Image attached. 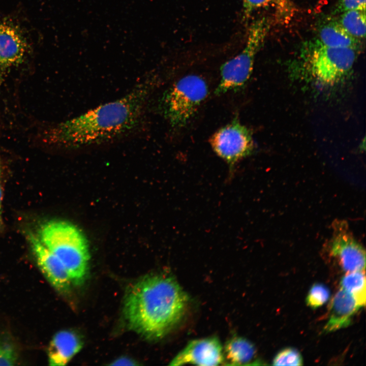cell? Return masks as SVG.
<instances>
[{
	"instance_id": "20",
	"label": "cell",
	"mask_w": 366,
	"mask_h": 366,
	"mask_svg": "<svg viewBox=\"0 0 366 366\" xmlns=\"http://www.w3.org/2000/svg\"><path fill=\"white\" fill-rule=\"evenodd\" d=\"M273 365H301L303 360L300 353L292 348H285L279 352L272 361Z\"/></svg>"
},
{
	"instance_id": "1",
	"label": "cell",
	"mask_w": 366,
	"mask_h": 366,
	"mask_svg": "<svg viewBox=\"0 0 366 366\" xmlns=\"http://www.w3.org/2000/svg\"><path fill=\"white\" fill-rule=\"evenodd\" d=\"M156 77L139 82L122 97L49 127L43 140L49 144L78 147L107 142L135 130L141 123Z\"/></svg>"
},
{
	"instance_id": "2",
	"label": "cell",
	"mask_w": 366,
	"mask_h": 366,
	"mask_svg": "<svg viewBox=\"0 0 366 366\" xmlns=\"http://www.w3.org/2000/svg\"><path fill=\"white\" fill-rule=\"evenodd\" d=\"M189 301L187 294L173 276L148 274L128 290L124 316L129 329L146 339L157 340L181 321Z\"/></svg>"
},
{
	"instance_id": "21",
	"label": "cell",
	"mask_w": 366,
	"mask_h": 366,
	"mask_svg": "<svg viewBox=\"0 0 366 366\" xmlns=\"http://www.w3.org/2000/svg\"><path fill=\"white\" fill-rule=\"evenodd\" d=\"M16 360L17 354L14 348L0 340V365H13Z\"/></svg>"
},
{
	"instance_id": "8",
	"label": "cell",
	"mask_w": 366,
	"mask_h": 366,
	"mask_svg": "<svg viewBox=\"0 0 366 366\" xmlns=\"http://www.w3.org/2000/svg\"><path fill=\"white\" fill-rule=\"evenodd\" d=\"M209 142L215 152L228 164L231 173L236 164L254 149L251 132L237 117L218 130Z\"/></svg>"
},
{
	"instance_id": "15",
	"label": "cell",
	"mask_w": 366,
	"mask_h": 366,
	"mask_svg": "<svg viewBox=\"0 0 366 366\" xmlns=\"http://www.w3.org/2000/svg\"><path fill=\"white\" fill-rule=\"evenodd\" d=\"M318 40L323 45L336 48H352L358 49L361 40L350 35L337 20H329L324 23L319 30Z\"/></svg>"
},
{
	"instance_id": "7",
	"label": "cell",
	"mask_w": 366,
	"mask_h": 366,
	"mask_svg": "<svg viewBox=\"0 0 366 366\" xmlns=\"http://www.w3.org/2000/svg\"><path fill=\"white\" fill-rule=\"evenodd\" d=\"M329 238L323 247L326 257L345 271L365 270V251L354 236L347 222L336 220Z\"/></svg>"
},
{
	"instance_id": "9",
	"label": "cell",
	"mask_w": 366,
	"mask_h": 366,
	"mask_svg": "<svg viewBox=\"0 0 366 366\" xmlns=\"http://www.w3.org/2000/svg\"><path fill=\"white\" fill-rule=\"evenodd\" d=\"M30 49L20 25L8 18L0 17V84L12 69L24 61Z\"/></svg>"
},
{
	"instance_id": "12",
	"label": "cell",
	"mask_w": 366,
	"mask_h": 366,
	"mask_svg": "<svg viewBox=\"0 0 366 366\" xmlns=\"http://www.w3.org/2000/svg\"><path fill=\"white\" fill-rule=\"evenodd\" d=\"M360 308L350 294L341 288L330 301L328 319L323 331L330 332L346 327Z\"/></svg>"
},
{
	"instance_id": "5",
	"label": "cell",
	"mask_w": 366,
	"mask_h": 366,
	"mask_svg": "<svg viewBox=\"0 0 366 366\" xmlns=\"http://www.w3.org/2000/svg\"><path fill=\"white\" fill-rule=\"evenodd\" d=\"M208 86L200 76H185L163 94L161 107L164 116L173 127L186 125L208 95Z\"/></svg>"
},
{
	"instance_id": "22",
	"label": "cell",
	"mask_w": 366,
	"mask_h": 366,
	"mask_svg": "<svg viewBox=\"0 0 366 366\" xmlns=\"http://www.w3.org/2000/svg\"><path fill=\"white\" fill-rule=\"evenodd\" d=\"M354 10H365V0H338L334 13Z\"/></svg>"
},
{
	"instance_id": "4",
	"label": "cell",
	"mask_w": 366,
	"mask_h": 366,
	"mask_svg": "<svg viewBox=\"0 0 366 366\" xmlns=\"http://www.w3.org/2000/svg\"><path fill=\"white\" fill-rule=\"evenodd\" d=\"M271 20L263 16L253 20L248 30L244 48L220 67V80L215 94L221 95L242 88L251 76L256 55L270 30Z\"/></svg>"
},
{
	"instance_id": "6",
	"label": "cell",
	"mask_w": 366,
	"mask_h": 366,
	"mask_svg": "<svg viewBox=\"0 0 366 366\" xmlns=\"http://www.w3.org/2000/svg\"><path fill=\"white\" fill-rule=\"evenodd\" d=\"M303 56L307 68L320 83L332 84L342 79L351 70L358 49L325 46L318 39L308 42Z\"/></svg>"
},
{
	"instance_id": "24",
	"label": "cell",
	"mask_w": 366,
	"mask_h": 366,
	"mask_svg": "<svg viewBox=\"0 0 366 366\" xmlns=\"http://www.w3.org/2000/svg\"><path fill=\"white\" fill-rule=\"evenodd\" d=\"M2 201H3V191L0 184V226L3 225L2 221Z\"/></svg>"
},
{
	"instance_id": "11",
	"label": "cell",
	"mask_w": 366,
	"mask_h": 366,
	"mask_svg": "<svg viewBox=\"0 0 366 366\" xmlns=\"http://www.w3.org/2000/svg\"><path fill=\"white\" fill-rule=\"evenodd\" d=\"M224 362L222 344L218 338L211 337L190 341L173 358L170 365H218Z\"/></svg>"
},
{
	"instance_id": "13",
	"label": "cell",
	"mask_w": 366,
	"mask_h": 366,
	"mask_svg": "<svg viewBox=\"0 0 366 366\" xmlns=\"http://www.w3.org/2000/svg\"><path fill=\"white\" fill-rule=\"evenodd\" d=\"M82 339L76 331L65 329L56 332L50 342L48 359L50 365H65L81 350Z\"/></svg>"
},
{
	"instance_id": "16",
	"label": "cell",
	"mask_w": 366,
	"mask_h": 366,
	"mask_svg": "<svg viewBox=\"0 0 366 366\" xmlns=\"http://www.w3.org/2000/svg\"><path fill=\"white\" fill-rule=\"evenodd\" d=\"M256 353L254 345L246 338L239 336L229 339L223 349L224 362L230 365L252 364Z\"/></svg>"
},
{
	"instance_id": "14",
	"label": "cell",
	"mask_w": 366,
	"mask_h": 366,
	"mask_svg": "<svg viewBox=\"0 0 366 366\" xmlns=\"http://www.w3.org/2000/svg\"><path fill=\"white\" fill-rule=\"evenodd\" d=\"M263 9H272L276 21L282 24L289 22L296 12L292 0H242V20Z\"/></svg>"
},
{
	"instance_id": "17",
	"label": "cell",
	"mask_w": 366,
	"mask_h": 366,
	"mask_svg": "<svg viewBox=\"0 0 366 366\" xmlns=\"http://www.w3.org/2000/svg\"><path fill=\"white\" fill-rule=\"evenodd\" d=\"M365 270L347 272L340 282L341 289L350 294L361 307L365 304Z\"/></svg>"
},
{
	"instance_id": "3",
	"label": "cell",
	"mask_w": 366,
	"mask_h": 366,
	"mask_svg": "<svg viewBox=\"0 0 366 366\" xmlns=\"http://www.w3.org/2000/svg\"><path fill=\"white\" fill-rule=\"evenodd\" d=\"M37 235L64 264L72 284H83L88 273L89 253L80 230L68 222L50 220L40 226Z\"/></svg>"
},
{
	"instance_id": "10",
	"label": "cell",
	"mask_w": 366,
	"mask_h": 366,
	"mask_svg": "<svg viewBox=\"0 0 366 366\" xmlns=\"http://www.w3.org/2000/svg\"><path fill=\"white\" fill-rule=\"evenodd\" d=\"M28 237L37 264L45 278L58 292L65 294L68 293L73 284L64 264L37 235L30 233Z\"/></svg>"
},
{
	"instance_id": "19",
	"label": "cell",
	"mask_w": 366,
	"mask_h": 366,
	"mask_svg": "<svg viewBox=\"0 0 366 366\" xmlns=\"http://www.w3.org/2000/svg\"><path fill=\"white\" fill-rule=\"evenodd\" d=\"M329 296V290L326 286L315 284L309 290L306 302L310 307L316 309L324 304L328 300Z\"/></svg>"
},
{
	"instance_id": "23",
	"label": "cell",
	"mask_w": 366,
	"mask_h": 366,
	"mask_svg": "<svg viewBox=\"0 0 366 366\" xmlns=\"http://www.w3.org/2000/svg\"><path fill=\"white\" fill-rule=\"evenodd\" d=\"M111 365H136L134 360L127 357H121L115 360Z\"/></svg>"
},
{
	"instance_id": "18",
	"label": "cell",
	"mask_w": 366,
	"mask_h": 366,
	"mask_svg": "<svg viewBox=\"0 0 366 366\" xmlns=\"http://www.w3.org/2000/svg\"><path fill=\"white\" fill-rule=\"evenodd\" d=\"M352 37L361 40L365 36V10H354L342 13L338 21Z\"/></svg>"
}]
</instances>
